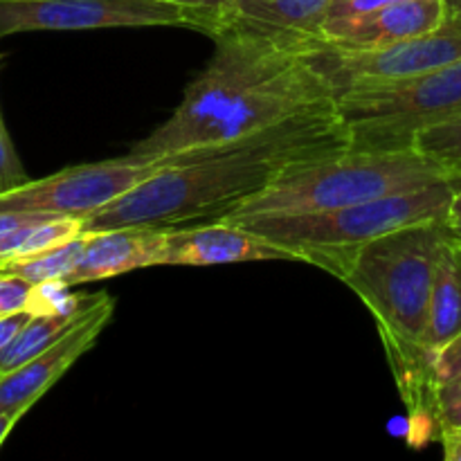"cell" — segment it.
<instances>
[{"label": "cell", "instance_id": "6da1fadb", "mask_svg": "<svg viewBox=\"0 0 461 461\" xmlns=\"http://www.w3.org/2000/svg\"><path fill=\"white\" fill-rule=\"evenodd\" d=\"M351 149L336 106L216 147L156 158L160 171L84 221L86 230H169L221 221L291 169Z\"/></svg>", "mask_w": 461, "mask_h": 461}, {"label": "cell", "instance_id": "7a4b0ae2", "mask_svg": "<svg viewBox=\"0 0 461 461\" xmlns=\"http://www.w3.org/2000/svg\"><path fill=\"white\" fill-rule=\"evenodd\" d=\"M214 57L185 88L178 108L126 156L156 160L259 133L295 115L336 106L311 45L223 25Z\"/></svg>", "mask_w": 461, "mask_h": 461}, {"label": "cell", "instance_id": "3957f363", "mask_svg": "<svg viewBox=\"0 0 461 461\" xmlns=\"http://www.w3.org/2000/svg\"><path fill=\"white\" fill-rule=\"evenodd\" d=\"M446 239V219L408 225L365 243L340 273L342 282L376 318L401 394L412 414L423 412L435 426L430 356L423 349V336Z\"/></svg>", "mask_w": 461, "mask_h": 461}, {"label": "cell", "instance_id": "277c9868", "mask_svg": "<svg viewBox=\"0 0 461 461\" xmlns=\"http://www.w3.org/2000/svg\"><path fill=\"white\" fill-rule=\"evenodd\" d=\"M457 185L453 180L394 194L358 205L309 214H248L221 219L237 223L275 246L291 250L304 264L320 266L336 277L345 270L356 250L374 239L408 225L444 221L448 216Z\"/></svg>", "mask_w": 461, "mask_h": 461}, {"label": "cell", "instance_id": "5b68a950", "mask_svg": "<svg viewBox=\"0 0 461 461\" xmlns=\"http://www.w3.org/2000/svg\"><path fill=\"white\" fill-rule=\"evenodd\" d=\"M435 162L410 151H347L291 169L264 192L237 207L232 216L329 212L394 194L446 183Z\"/></svg>", "mask_w": 461, "mask_h": 461}, {"label": "cell", "instance_id": "8992f818", "mask_svg": "<svg viewBox=\"0 0 461 461\" xmlns=\"http://www.w3.org/2000/svg\"><path fill=\"white\" fill-rule=\"evenodd\" d=\"M336 111L356 151H410L423 129L461 115V59L408 79L342 90Z\"/></svg>", "mask_w": 461, "mask_h": 461}, {"label": "cell", "instance_id": "52a82bcc", "mask_svg": "<svg viewBox=\"0 0 461 461\" xmlns=\"http://www.w3.org/2000/svg\"><path fill=\"white\" fill-rule=\"evenodd\" d=\"M309 57L329 81L333 97L360 84L408 79L461 59V14H450L435 32L383 48H340L329 41H315Z\"/></svg>", "mask_w": 461, "mask_h": 461}, {"label": "cell", "instance_id": "ba28073f", "mask_svg": "<svg viewBox=\"0 0 461 461\" xmlns=\"http://www.w3.org/2000/svg\"><path fill=\"white\" fill-rule=\"evenodd\" d=\"M183 25L212 36L201 14L160 0H0V39L21 32Z\"/></svg>", "mask_w": 461, "mask_h": 461}, {"label": "cell", "instance_id": "9c48e42d", "mask_svg": "<svg viewBox=\"0 0 461 461\" xmlns=\"http://www.w3.org/2000/svg\"><path fill=\"white\" fill-rule=\"evenodd\" d=\"M160 169L158 160H135L131 156L68 167L48 178L27 180L0 192V212L75 216L86 221Z\"/></svg>", "mask_w": 461, "mask_h": 461}, {"label": "cell", "instance_id": "30bf717a", "mask_svg": "<svg viewBox=\"0 0 461 461\" xmlns=\"http://www.w3.org/2000/svg\"><path fill=\"white\" fill-rule=\"evenodd\" d=\"M115 311V300L106 293L90 297L75 322L54 345L36 354L21 367L0 376V412L23 417L99 338Z\"/></svg>", "mask_w": 461, "mask_h": 461}, {"label": "cell", "instance_id": "8fae6325", "mask_svg": "<svg viewBox=\"0 0 461 461\" xmlns=\"http://www.w3.org/2000/svg\"><path fill=\"white\" fill-rule=\"evenodd\" d=\"M246 261H300L291 250L228 221L165 230L158 266H221Z\"/></svg>", "mask_w": 461, "mask_h": 461}, {"label": "cell", "instance_id": "7c38bea8", "mask_svg": "<svg viewBox=\"0 0 461 461\" xmlns=\"http://www.w3.org/2000/svg\"><path fill=\"white\" fill-rule=\"evenodd\" d=\"M446 18V0H396L356 18L329 23L322 30V39L340 48H383L430 34Z\"/></svg>", "mask_w": 461, "mask_h": 461}, {"label": "cell", "instance_id": "4fadbf2b", "mask_svg": "<svg viewBox=\"0 0 461 461\" xmlns=\"http://www.w3.org/2000/svg\"><path fill=\"white\" fill-rule=\"evenodd\" d=\"M162 243H165V230L158 228L126 225V228L86 230L79 259L63 282L72 288L158 266Z\"/></svg>", "mask_w": 461, "mask_h": 461}, {"label": "cell", "instance_id": "5bb4252c", "mask_svg": "<svg viewBox=\"0 0 461 461\" xmlns=\"http://www.w3.org/2000/svg\"><path fill=\"white\" fill-rule=\"evenodd\" d=\"M331 5L333 0H230L221 27L234 25L270 39L311 45L322 41Z\"/></svg>", "mask_w": 461, "mask_h": 461}, {"label": "cell", "instance_id": "9a60e30c", "mask_svg": "<svg viewBox=\"0 0 461 461\" xmlns=\"http://www.w3.org/2000/svg\"><path fill=\"white\" fill-rule=\"evenodd\" d=\"M461 333V246L446 239L437 264L423 349L432 356Z\"/></svg>", "mask_w": 461, "mask_h": 461}, {"label": "cell", "instance_id": "2e32d148", "mask_svg": "<svg viewBox=\"0 0 461 461\" xmlns=\"http://www.w3.org/2000/svg\"><path fill=\"white\" fill-rule=\"evenodd\" d=\"M84 221L75 216H52V219L34 221L0 234V268L9 261L50 250L84 232Z\"/></svg>", "mask_w": 461, "mask_h": 461}, {"label": "cell", "instance_id": "e0dca14e", "mask_svg": "<svg viewBox=\"0 0 461 461\" xmlns=\"http://www.w3.org/2000/svg\"><path fill=\"white\" fill-rule=\"evenodd\" d=\"M79 313L32 315V318L27 320L25 327L21 329V333L14 338L12 345H9L5 351H0V376L12 372V369L21 367L23 363L34 358L36 354L45 351L50 345H54V342H57L59 338L70 329V324L75 322Z\"/></svg>", "mask_w": 461, "mask_h": 461}, {"label": "cell", "instance_id": "ac0fdd59", "mask_svg": "<svg viewBox=\"0 0 461 461\" xmlns=\"http://www.w3.org/2000/svg\"><path fill=\"white\" fill-rule=\"evenodd\" d=\"M84 232L57 248H50V250L9 261V264H5L0 268V273L18 275V277L27 279L32 286L43 282H63L70 275V270L75 268L77 259H79L81 246H84Z\"/></svg>", "mask_w": 461, "mask_h": 461}, {"label": "cell", "instance_id": "d6986e66", "mask_svg": "<svg viewBox=\"0 0 461 461\" xmlns=\"http://www.w3.org/2000/svg\"><path fill=\"white\" fill-rule=\"evenodd\" d=\"M414 151L421 153L430 162H435L448 180L461 189V115L453 120L439 122L421 133L414 140Z\"/></svg>", "mask_w": 461, "mask_h": 461}, {"label": "cell", "instance_id": "ffe728a7", "mask_svg": "<svg viewBox=\"0 0 461 461\" xmlns=\"http://www.w3.org/2000/svg\"><path fill=\"white\" fill-rule=\"evenodd\" d=\"M430 387L435 414L461 399V333L432 356Z\"/></svg>", "mask_w": 461, "mask_h": 461}, {"label": "cell", "instance_id": "44dd1931", "mask_svg": "<svg viewBox=\"0 0 461 461\" xmlns=\"http://www.w3.org/2000/svg\"><path fill=\"white\" fill-rule=\"evenodd\" d=\"M84 297L75 295L66 282H43L32 286L30 313L32 315H75L86 306Z\"/></svg>", "mask_w": 461, "mask_h": 461}, {"label": "cell", "instance_id": "7402d4cb", "mask_svg": "<svg viewBox=\"0 0 461 461\" xmlns=\"http://www.w3.org/2000/svg\"><path fill=\"white\" fill-rule=\"evenodd\" d=\"M25 167H23L21 158H18L16 149H14L12 138H9V131L5 126L3 111H0V192H7V189L18 187V185L27 183Z\"/></svg>", "mask_w": 461, "mask_h": 461}, {"label": "cell", "instance_id": "603a6c76", "mask_svg": "<svg viewBox=\"0 0 461 461\" xmlns=\"http://www.w3.org/2000/svg\"><path fill=\"white\" fill-rule=\"evenodd\" d=\"M32 284L12 273H0V318L30 309Z\"/></svg>", "mask_w": 461, "mask_h": 461}, {"label": "cell", "instance_id": "cb8c5ba5", "mask_svg": "<svg viewBox=\"0 0 461 461\" xmlns=\"http://www.w3.org/2000/svg\"><path fill=\"white\" fill-rule=\"evenodd\" d=\"M396 3V0H333L331 12H329L327 23H338V21H347V18H356L360 14L374 12V9L383 7V5Z\"/></svg>", "mask_w": 461, "mask_h": 461}, {"label": "cell", "instance_id": "d4e9b609", "mask_svg": "<svg viewBox=\"0 0 461 461\" xmlns=\"http://www.w3.org/2000/svg\"><path fill=\"white\" fill-rule=\"evenodd\" d=\"M160 3L178 5V7H185L189 9V12L205 16L207 21H212V25H214V32H212V36H214L216 32H219L221 23H223V14L230 0H160Z\"/></svg>", "mask_w": 461, "mask_h": 461}, {"label": "cell", "instance_id": "484cf974", "mask_svg": "<svg viewBox=\"0 0 461 461\" xmlns=\"http://www.w3.org/2000/svg\"><path fill=\"white\" fill-rule=\"evenodd\" d=\"M30 318H32L30 311H21V313L0 318V351H5L9 345H12V340L21 333V329L25 327Z\"/></svg>", "mask_w": 461, "mask_h": 461}, {"label": "cell", "instance_id": "4316f807", "mask_svg": "<svg viewBox=\"0 0 461 461\" xmlns=\"http://www.w3.org/2000/svg\"><path fill=\"white\" fill-rule=\"evenodd\" d=\"M439 430H459L461 432V399L450 408L437 414V432Z\"/></svg>", "mask_w": 461, "mask_h": 461}, {"label": "cell", "instance_id": "83f0119b", "mask_svg": "<svg viewBox=\"0 0 461 461\" xmlns=\"http://www.w3.org/2000/svg\"><path fill=\"white\" fill-rule=\"evenodd\" d=\"M444 457L448 461H461V432L459 430H439Z\"/></svg>", "mask_w": 461, "mask_h": 461}, {"label": "cell", "instance_id": "f1b7e54d", "mask_svg": "<svg viewBox=\"0 0 461 461\" xmlns=\"http://www.w3.org/2000/svg\"><path fill=\"white\" fill-rule=\"evenodd\" d=\"M18 421H21V417H16V414L0 412V446H3V441L7 439V435L14 430Z\"/></svg>", "mask_w": 461, "mask_h": 461}, {"label": "cell", "instance_id": "f546056e", "mask_svg": "<svg viewBox=\"0 0 461 461\" xmlns=\"http://www.w3.org/2000/svg\"><path fill=\"white\" fill-rule=\"evenodd\" d=\"M446 232H448V239L461 246V219H446Z\"/></svg>", "mask_w": 461, "mask_h": 461}, {"label": "cell", "instance_id": "4dcf8cb0", "mask_svg": "<svg viewBox=\"0 0 461 461\" xmlns=\"http://www.w3.org/2000/svg\"><path fill=\"white\" fill-rule=\"evenodd\" d=\"M446 219H461V189L459 192H455L453 203H450V210Z\"/></svg>", "mask_w": 461, "mask_h": 461}, {"label": "cell", "instance_id": "1f68e13d", "mask_svg": "<svg viewBox=\"0 0 461 461\" xmlns=\"http://www.w3.org/2000/svg\"><path fill=\"white\" fill-rule=\"evenodd\" d=\"M450 14H461V0H446Z\"/></svg>", "mask_w": 461, "mask_h": 461}]
</instances>
